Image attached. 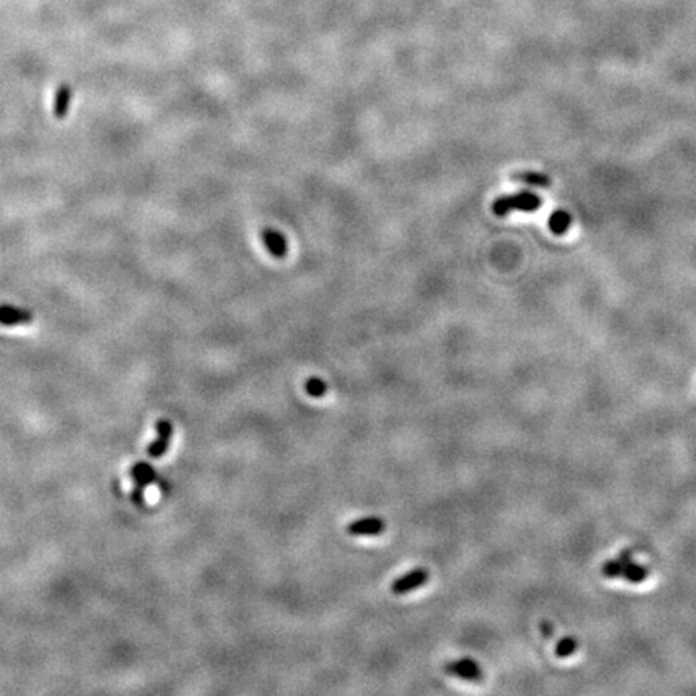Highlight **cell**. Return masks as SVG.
<instances>
[{
  "mask_svg": "<svg viewBox=\"0 0 696 696\" xmlns=\"http://www.w3.org/2000/svg\"><path fill=\"white\" fill-rule=\"evenodd\" d=\"M305 392L313 398H321L327 394V384L319 377H309L305 382Z\"/></svg>",
  "mask_w": 696,
  "mask_h": 696,
  "instance_id": "obj_13",
  "label": "cell"
},
{
  "mask_svg": "<svg viewBox=\"0 0 696 696\" xmlns=\"http://www.w3.org/2000/svg\"><path fill=\"white\" fill-rule=\"evenodd\" d=\"M574 650H575V641L573 639H564L559 641V645L556 646L558 656H569Z\"/></svg>",
  "mask_w": 696,
  "mask_h": 696,
  "instance_id": "obj_14",
  "label": "cell"
},
{
  "mask_svg": "<svg viewBox=\"0 0 696 696\" xmlns=\"http://www.w3.org/2000/svg\"><path fill=\"white\" fill-rule=\"evenodd\" d=\"M570 224H573V216H570L566 210L553 211L550 219H548L550 229H551V232H555L556 236L566 234L570 228Z\"/></svg>",
  "mask_w": 696,
  "mask_h": 696,
  "instance_id": "obj_11",
  "label": "cell"
},
{
  "mask_svg": "<svg viewBox=\"0 0 696 696\" xmlns=\"http://www.w3.org/2000/svg\"><path fill=\"white\" fill-rule=\"evenodd\" d=\"M385 529V522L380 519V517H363V519L353 521L345 527L348 535H355V537H361V535H379L382 534Z\"/></svg>",
  "mask_w": 696,
  "mask_h": 696,
  "instance_id": "obj_7",
  "label": "cell"
},
{
  "mask_svg": "<svg viewBox=\"0 0 696 696\" xmlns=\"http://www.w3.org/2000/svg\"><path fill=\"white\" fill-rule=\"evenodd\" d=\"M34 314L25 308L13 305H0V324L2 326H21L29 324Z\"/></svg>",
  "mask_w": 696,
  "mask_h": 696,
  "instance_id": "obj_8",
  "label": "cell"
},
{
  "mask_svg": "<svg viewBox=\"0 0 696 696\" xmlns=\"http://www.w3.org/2000/svg\"><path fill=\"white\" fill-rule=\"evenodd\" d=\"M604 575L608 577H627L630 582H641L646 577V569L643 566L634 563V559L629 558V553H622L621 558L616 561L604 564Z\"/></svg>",
  "mask_w": 696,
  "mask_h": 696,
  "instance_id": "obj_2",
  "label": "cell"
},
{
  "mask_svg": "<svg viewBox=\"0 0 696 696\" xmlns=\"http://www.w3.org/2000/svg\"><path fill=\"white\" fill-rule=\"evenodd\" d=\"M541 205V199L531 190H521V192L503 195V197L493 201V213L497 216H507L513 211L532 213L537 211Z\"/></svg>",
  "mask_w": 696,
  "mask_h": 696,
  "instance_id": "obj_1",
  "label": "cell"
},
{
  "mask_svg": "<svg viewBox=\"0 0 696 696\" xmlns=\"http://www.w3.org/2000/svg\"><path fill=\"white\" fill-rule=\"evenodd\" d=\"M157 432H158L157 440L148 445L147 448L148 456L155 458V460H157V458H162L166 451H168L172 437V424L168 419H160L157 422Z\"/></svg>",
  "mask_w": 696,
  "mask_h": 696,
  "instance_id": "obj_6",
  "label": "cell"
},
{
  "mask_svg": "<svg viewBox=\"0 0 696 696\" xmlns=\"http://www.w3.org/2000/svg\"><path fill=\"white\" fill-rule=\"evenodd\" d=\"M513 179L516 182L527 184V186H532V187L546 189V187L551 186V179L548 176L541 175V172H535V171H517L513 175Z\"/></svg>",
  "mask_w": 696,
  "mask_h": 696,
  "instance_id": "obj_10",
  "label": "cell"
},
{
  "mask_svg": "<svg viewBox=\"0 0 696 696\" xmlns=\"http://www.w3.org/2000/svg\"><path fill=\"white\" fill-rule=\"evenodd\" d=\"M131 475H133V479L136 482L134 492L131 493V498H133L134 504L140 507V504L144 503L145 487L157 480V473H155L147 463H136L133 469H131Z\"/></svg>",
  "mask_w": 696,
  "mask_h": 696,
  "instance_id": "obj_3",
  "label": "cell"
},
{
  "mask_svg": "<svg viewBox=\"0 0 696 696\" xmlns=\"http://www.w3.org/2000/svg\"><path fill=\"white\" fill-rule=\"evenodd\" d=\"M261 239H263L266 250L272 255V257L276 258L285 257V253H287V241H285V237L281 234V232L276 229L266 228L263 229V232H261Z\"/></svg>",
  "mask_w": 696,
  "mask_h": 696,
  "instance_id": "obj_9",
  "label": "cell"
},
{
  "mask_svg": "<svg viewBox=\"0 0 696 696\" xmlns=\"http://www.w3.org/2000/svg\"><path fill=\"white\" fill-rule=\"evenodd\" d=\"M445 672L450 675L458 677V679L469 680V682H480L482 677H484L480 665L469 658H463V659H458V661L447 663L445 664Z\"/></svg>",
  "mask_w": 696,
  "mask_h": 696,
  "instance_id": "obj_5",
  "label": "cell"
},
{
  "mask_svg": "<svg viewBox=\"0 0 696 696\" xmlns=\"http://www.w3.org/2000/svg\"><path fill=\"white\" fill-rule=\"evenodd\" d=\"M70 104H71V89L68 86H62L55 94V100H53V113H55V116L60 118V120L67 116Z\"/></svg>",
  "mask_w": 696,
  "mask_h": 696,
  "instance_id": "obj_12",
  "label": "cell"
},
{
  "mask_svg": "<svg viewBox=\"0 0 696 696\" xmlns=\"http://www.w3.org/2000/svg\"><path fill=\"white\" fill-rule=\"evenodd\" d=\"M427 580H429V573L424 568H416L392 582L390 592L394 595H407L426 585Z\"/></svg>",
  "mask_w": 696,
  "mask_h": 696,
  "instance_id": "obj_4",
  "label": "cell"
}]
</instances>
